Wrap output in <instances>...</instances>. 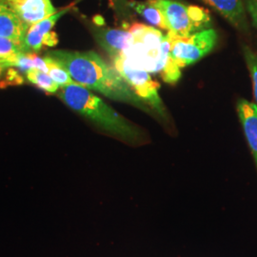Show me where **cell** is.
I'll list each match as a JSON object with an SVG mask.
<instances>
[{
    "instance_id": "obj_1",
    "label": "cell",
    "mask_w": 257,
    "mask_h": 257,
    "mask_svg": "<svg viewBox=\"0 0 257 257\" xmlns=\"http://www.w3.org/2000/svg\"><path fill=\"white\" fill-rule=\"evenodd\" d=\"M46 56L61 65L74 82L99 92L111 100L126 103L156 117V113L138 96L116 69L97 53L56 50L49 52Z\"/></svg>"
},
{
    "instance_id": "obj_2",
    "label": "cell",
    "mask_w": 257,
    "mask_h": 257,
    "mask_svg": "<svg viewBox=\"0 0 257 257\" xmlns=\"http://www.w3.org/2000/svg\"><path fill=\"white\" fill-rule=\"evenodd\" d=\"M57 95L68 107L108 135L128 144H140L145 141V134L138 125L126 119L82 85L75 82L61 88Z\"/></svg>"
},
{
    "instance_id": "obj_3",
    "label": "cell",
    "mask_w": 257,
    "mask_h": 257,
    "mask_svg": "<svg viewBox=\"0 0 257 257\" xmlns=\"http://www.w3.org/2000/svg\"><path fill=\"white\" fill-rule=\"evenodd\" d=\"M162 12L169 33L175 37H188L211 29V16L201 7L185 4L179 0H154Z\"/></svg>"
},
{
    "instance_id": "obj_4",
    "label": "cell",
    "mask_w": 257,
    "mask_h": 257,
    "mask_svg": "<svg viewBox=\"0 0 257 257\" xmlns=\"http://www.w3.org/2000/svg\"><path fill=\"white\" fill-rule=\"evenodd\" d=\"M128 31L133 35V40L121 55L135 67L156 74L165 36L158 29L141 23L131 24Z\"/></svg>"
},
{
    "instance_id": "obj_5",
    "label": "cell",
    "mask_w": 257,
    "mask_h": 257,
    "mask_svg": "<svg viewBox=\"0 0 257 257\" xmlns=\"http://www.w3.org/2000/svg\"><path fill=\"white\" fill-rule=\"evenodd\" d=\"M112 66L138 96L163 121H169L168 111L158 90L160 84L153 80L150 73L131 64L122 55L111 59Z\"/></svg>"
},
{
    "instance_id": "obj_6",
    "label": "cell",
    "mask_w": 257,
    "mask_h": 257,
    "mask_svg": "<svg viewBox=\"0 0 257 257\" xmlns=\"http://www.w3.org/2000/svg\"><path fill=\"white\" fill-rule=\"evenodd\" d=\"M168 35L172 41L171 55L181 69L209 55L218 41V35L212 28L188 37H175L169 32Z\"/></svg>"
},
{
    "instance_id": "obj_7",
    "label": "cell",
    "mask_w": 257,
    "mask_h": 257,
    "mask_svg": "<svg viewBox=\"0 0 257 257\" xmlns=\"http://www.w3.org/2000/svg\"><path fill=\"white\" fill-rule=\"evenodd\" d=\"M73 7L74 4L56 12L55 15L51 16L50 18L43 19L42 21H39L29 28L27 35L23 41V45L25 47L26 53L36 54L39 52L44 45L55 46L57 43V37L55 36V33L52 32V29L55 26L57 20L62 18L68 12H70Z\"/></svg>"
},
{
    "instance_id": "obj_8",
    "label": "cell",
    "mask_w": 257,
    "mask_h": 257,
    "mask_svg": "<svg viewBox=\"0 0 257 257\" xmlns=\"http://www.w3.org/2000/svg\"><path fill=\"white\" fill-rule=\"evenodd\" d=\"M89 29L97 44L108 54L110 59L122 55L128 49L133 35L128 29H115L91 23Z\"/></svg>"
},
{
    "instance_id": "obj_9",
    "label": "cell",
    "mask_w": 257,
    "mask_h": 257,
    "mask_svg": "<svg viewBox=\"0 0 257 257\" xmlns=\"http://www.w3.org/2000/svg\"><path fill=\"white\" fill-rule=\"evenodd\" d=\"M5 2L7 7L30 27L57 12L51 0H5Z\"/></svg>"
},
{
    "instance_id": "obj_10",
    "label": "cell",
    "mask_w": 257,
    "mask_h": 257,
    "mask_svg": "<svg viewBox=\"0 0 257 257\" xmlns=\"http://www.w3.org/2000/svg\"><path fill=\"white\" fill-rule=\"evenodd\" d=\"M209 5L232 27L244 34L249 33L247 10L243 0H201Z\"/></svg>"
},
{
    "instance_id": "obj_11",
    "label": "cell",
    "mask_w": 257,
    "mask_h": 257,
    "mask_svg": "<svg viewBox=\"0 0 257 257\" xmlns=\"http://www.w3.org/2000/svg\"><path fill=\"white\" fill-rule=\"evenodd\" d=\"M239 121L257 169V106L254 102L240 98L236 104Z\"/></svg>"
},
{
    "instance_id": "obj_12",
    "label": "cell",
    "mask_w": 257,
    "mask_h": 257,
    "mask_svg": "<svg viewBox=\"0 0 257 257\" xmlns=\"http://www.w3.org/2000/svg\"><path fill=\"white\" fill-rule=\"evenodd\" d=\"M30 26L8 7L0 11V37L23 43Z\"/></svg>"
},
{
    "instance_id": "obj_13",
    "label": "cell",
    "mask_w": 257,
    "mask_h": 257,
    "mask_svg": "<svg viewBox=\"0 0 257 257\" xmlns=\"http://www.w3.org/2000/svg\"><path fill=\"white\" fill-rule=\"evenodd\" d=\"M172 41L167 34L161 44V55L157 65L156 74H160L162 80L168 84H176L181 77V68L177 65L171 55Z\"/></svg>"
},
{
    "instance_id": "obj_14",
    "label": "cell",
    "mask_w": 257,
    "mask_h": 257,
    "mask_svg": "<svg viewBox=\"0 0 257 257\" xmlns=\"http://www.w3.org/2000/svg\"><path fill=\"white\" fill-rule=\"evenodd\" d=\"M130 6L132 10L145 19L153 27L155 26L169 32L165 18L160 9L156 6L154 0L136 1L130 0Z\"/></svg>"
},
{
    "instance_id": "obj_15",
    "label": "cell",
    "mask_w": 257,
    "mask_h": 257,
    "mask_svg": "<svg viewBox=\"0 0 257 257\" xmlns=\"http://www.w3.org/2000/svg\"><path fill=\"white\" fill-rule=\"evenodd\" d=\"M27 79L30 82L37 85L38 88L48 92L54 93L59 90V86L53 80V78L48 74L37 68H32L27 72Z\"/></svg>"
},
{
    "instance_id": "obj_16",
    "label": "cell",
    "mask_w": 257,
    "mask_h": 257,
    "mask_svg": "<svg viewBox=\"0 0 257 257\" xmlns=\"http://www.w3.org/2000/svg\"><path fill=\"white\" fill-rule=\"evenodd\" d=\"M44 60L48 69V74L60 88L74 83L70 74L57 61H55V59L45 56Z\"/></svg>"
},
{
    "instance_id": "obj_17",
    "label": "cell",
    "mask_w": 257,
    "mask_h": 257,
    "mask_svg": "<svg viewBox=\"0 0 257 257\" xmlns=\"http://www.w3.org/2000/svg\"><path fill=\"white\" fill-rule=\"evenodd\" d=\"M110 9L121 24L131 26L135 19V12L130 6V0H108Z\"/></svg>"
},
{
    "instance_id": "obj_18",
    "label": "cell",
    "mask_w": 257,
    "mask_h": 257,
    "mask_svg": "<svg viewBox=\"0 0 257 257\" xmlns=\"http://www.w3.org/2000/svg\"><path fill=\"white\" fill-rule=\"evenodd\" d=\"M242 53L252 82L254 100L257 106V54L246 44L242 45Z\"/></svg>"
},
{
    "instance_id": "obj_19",
    "label": "cell",
    "mask_w": 257,
    "mask_h": 257,
    "mask_svg": "<svg viewBox=\"0 0 257 257\" xmlns=\"http://www.w3.org/2000/svg\"><path fill=\"white\" fill-rule=\"evenodd\" d=\"M245 7L257 29V0H245Z\"/></svg>"
},
{
    "instance_id": "obj_20",
    "label": "cell",
    "mask_w": 257,
    "mask_h": 257,
    "mask_svg": "<svg viewBox=\"0 0 257 257\" xmlns=\"http://www.w3.org/2000/svg\"><path fill=\"white\" fill-rule=\"evenodd\" d=\"M6 7H7V4H6L5 0H0V11L6 8Z\"/></svg>"
}]
</instances>
